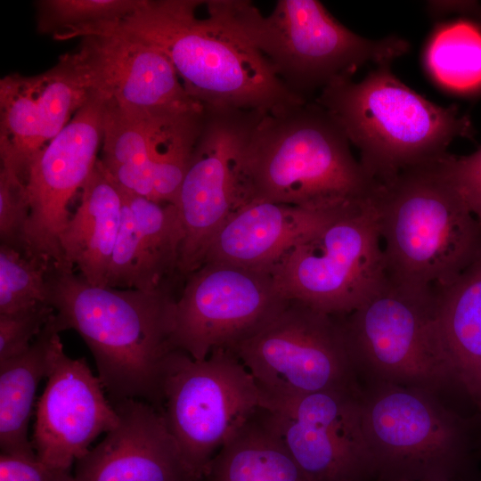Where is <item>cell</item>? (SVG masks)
<instances>
[{"mask_svg": "<svg viewBox=\"0 0 481 481\" xmlns=\"http://www.w3.org/2000/svg\"><path fill=\"white\" fill-rule=\"evenodd\" d=\"M50 319L61 332L76 330L94 358L111 402L136 399L156 407L172 341L176 298L171 289L143 291L88 283L74 268L51 262Z\"/></svg>", "mask_w": 481, "mask_h": 481, "instance_id": "6da1fadb", "label": "cell"}, {"mask_svg": "<svg viewBox=\"0 0 481 481\" xmlns=\"http://www.w3.org/2000/svg\"><path fill=\"white\" fill-rule=\"evenodd\" d=\"M378 186L353 156L342 129L316 102L263 115L244 155L246 202L335 212L368 200Z\"/></svg>", "mask_w": 481, "mask_h": 481, "instance_id": "7a4b0ae2", "label": "cell"}, {"mask_svg": "<svg viewBox=\"0 0 481 481\" xmlns=\"http://www.w3.org/2000/svg\"><path fill=\"white\" fill-rule=\"evenodd\" d=\"M199 4V0H144L108 33H125L159 50L186 93L205 108L273 114L307 102L248 44L210 16H197Z\"/></svg>", "mask_w": 481, "mask_h": 481, "instance_id": "3957f363", "label": "cell"}, {"mask_svg": "<svg viewBox=\"0 0 481 481\" xmlns=\"http://www.w3.org/2000/svg\"><path fill=\"white\" fill-rule=\"evenodd\" d=\"M439 160L379 183L372 198L387 277L417 290L449 285L481 252V225Z\"/></svg>", "mask_w": 481, "mask_h": 481, "instance_id": "277c9868", "label": "cell"}, {"mask_svg": "<svg viewBox=\"0 0 481 481\" xmlns=\"http://www.w3.org/2000/svg\"><path fill=\"white\" fill-rule=\"evenodd\" d=\"M323 108L360 152V163L379 183L409 168L439 160L457 137L472 139L469 117L439 106L377 65L363 80L340 77L321 90Z\"/></svg>", "mask_w": 481, "mask_h": 481, "instance_id": "5b68a950", "label": "cell"}, {"mask_svg": "<svg viewBox=\"0 0 481 481\" xmlns=\"http://www.w3.org/2000/svg\"><path fill=\"white\" fill-rule=\"evenodd\" d=\"M207 13L261 54L294 94L306 95L366 62L387 64L409 44L389 37H363L336 20L316 0H278L268 15L249 1H204Z\"/></svg>", "mask_w": 481, "mask_h": 481, "instance_id": "8992f818", "label": "cell"}, {"mask_svg": "<svg viewBox=\"0 0 481 481\" xmlns=\"http://www.w3.org/2000/svg\"><path fill=\"white\" fill-rule=\"evenodd\" d=\"M361 413L375 480L470 478L477 417L430 393L375 381L361 384Z\"/></svg>", "mask_w": 481, "mask_h": 481, "instance_id": "52a82bcc", "label": "cell"}, {"mask_svg": "<svg viewBox=\"0 0 481 481\" xmlns=\"http://www.w3.org/2000/svg\"><path fill=\"white\" fill-rule=\"evenodd\" d=\"M361 379L420 389L442 398L463 394L444 344L436 290L387 277L358 308L342 315Z\"/></svg>", "mask_w": 481, "mask_h": 481, "instance_id": "ba28073f", "label": "cell"}, {"mask_svg": "<svg viewBox=\"0 0 481 481\" xmlns=\"http://www.w3.org/2000/svg\"><path fill=\"white\" fill-rule=\"evenodd\" d=\"M262 407L252 376L231 349L215 348L203 360L181 349L167 356L156 408L197 481L224 444Z\"/></svg>", "mask_w": 481, "mask_h": 481, "instance_id": "9c48e42d", "label": "cell"}, {"mask_svg": "<svg viewBox=\"0 0 481 481\" xmlns=\"http://www.w3.org/2000/svg\"><path fill=\"white\" fill-rule=\"evenodd\" d=\"M252 376L262 406L326 390L361 388L342 315L288 299L248 338L230 347Z\"/></svg>", "mask_w": 481, "mask_h": 481, "instance_id": "30bf717a", "label": "cell"}, {"mask_svg": "<svg viewBox=\"0 0 481 481\" xmlns=\"http://www.w3.org/2000/svg\"><path fill=\"white\" fill-rule=\"evenodd\" d=\"M372 198L338 213L272 267L285 298L346 315L379 289L387 273Z\"/></svg>", "mask_w": 481, "mask_h": 481, "instance_id": "8fae6325", "label": "cell"}, {"mask_svg": "<svg viewBox=\"0 0 481 481\" xmlns=\"http://www.w3.org/2000/svg\"><path fill=\"white\" fill-rule=\"evenodd\" d=\"M263 115L205 108L203 126L175 203L185 234L179 265L183 277L202 265L216 232L246 203L244 155Z\"/></svg>", "mask_w": 481, "mask_h": 481, "instance_id": "7c38bea8", "label": "cell"}, {"mask_svg": "<svg viewBox=\"0 0 481 481\" xmlns=\"http://www.w3.org/2000/svg\"><path fill=\"white\" fill-rule=\"evenodd\" d=\"M287 300L269 271L204 263L185 277L175 300L173 345L203 360L256 332Z\"/></svg>", "mask_w": 481, "mask_h": 481, "instance_id": "4fadbf2b", "label": "cell"}, {"mask_svg": "<svg viewBox=\"0 0 481 481\" xmlns=\"http://www.w3.org/2000/svg\"><path fill=\"white\" fill-rule=\"evenodd\" d=\"M265 419L307 481H374L361 388L306 394L263 406Z\"/></svg>", "mask_w": 481, "mask_h": 481, "instance_id": "5bb4252c", "label": "cell"}, {"mask_svg": "<svg viewBox=\"0 0 481 481\" xmlns=\"http://www.w3.org/2000/svg\"><path fill=\"white\" fill-rule=\"evenodd\" d=\"M62 57L89 94L127 115L149 118L204 108L186 93L159 50L130 35L86 37Z\"/></svg>", "mask_w": 481, "mask_h": 481, "instance_id": "9a60e30c", "label": "cell"}, {"mask_svg": "<svg viewBox=\"0 0 481 481\" xmlns=\"http://www.w3.org/2000/svg\"><path fill=\"white\" fill-rule=\"evenodd\" d=\"M104 102L90 94L68 125L29 165L26 183L30 214L28 254L61 265L59 236L67 224L69 204L97 163L102 139Z\"/></svg>", "mask_w": 481, "mask_h": 481, "instance_id": "2e32d148", "label": "cell"}, {"mask_svg": "<svg viewBox=\"0 0 481 481\" xmlns=\"http://www.w3.org/2000/svg\"><path fill=\"white\" fill-rule=\"evenodd\" d=\"M103 389L85 358H70L63 346L59 350L37 404L31 444L41 461L69 469L100 434L118 425Z\"/></svg>", "mask_w": 481, "mask_h": 481, "instance_id": "e0dca14e", "label": "cell"}, {"mask_svg": "<svg viewBox=\"0 0 481 481\" xmlns=\"http://www.w3.org/2000/svg\"><path fill=\"white\" fill-rule=\"evenodd\" d=\"M89 92L61 56L37 75L12 73L0 80V157L20 175L32 159L68 125Z\"/></svg>", "mask_w": 481, "mask_h": 481, "instance_id": "ac0fdd59", "label": "cell"}, {"mask_svg": "<svg viewBox=\"0 0 481 481\" xmlns=\"http://www.w3.org/2000/svg\"><path fill=\"white\" fill-rule=\"evenodd\" d=\"M112 404L119 423L77 461L74 481H197L156 407L136 399Z\"/></svg>", "mask_w": 481, "mask_h": 481, "instance_id": "d6986e66", "label": "cell"}, {"mask_svg": "<svg viewBox=\"0 0 481 481\" xmlns=\"http://www.w3.org/2000/svg\"><path fill=\"white\" fill-rule=\"evenodd\" d=\"M342 210L320 212L264 200L248 201L216 232L202 265L216 262L270 272L289 251Z\"/></svg>", "mask_w": 481, "mask_h": 481, "instance_id": "ffe728a7", "label": "cell"}, {"mask_svg": "<svg viewBox=\"0 0 481 481\" xmlns=\"http://www.w3.org/2000/svg\"><path fill=\"white\" fill-rule=\"evenodd\" d=\"M81 190L80 203L61 232L59 245L68 265L91 285L105 286L124 196L99 159Z\"/></svg>", "mask_w": 481, "mask_h": 481, "instance_id": "44dd1931", "label": "cell"}, {"mask_svg": "<svg viewBox=\"0 0 481 481\" xmlns=\"http://www.w3.org/2000/svg\"><path fill=\"white\" fill-rule=\"evenodd\" d=\"M436 292L444 344L463 395L481 424V252L452 283Z\"/></svg>", "mask_w": 481, "mask_h": 481, "instance_id": "7402d4cb", "label": "cell"}, {"mask_svg": "<svg viewBox=\"0 0 481 481\" xmlns=\"http://www.w3.org/2000/svg\"><path fill=\"white\" fill-rule=\"evenodd\" d=\"M50 320L23 354L0 363L1 453L37 455L28 437L36 392L48 378L61 340Z\"/></svg>", "mask_w": 481, "mask_h": 481, "instance_id": "603a6c76", "label": "cell"}, {"mask_svg": "<svg viewBox=\"0 0 481 481\" xmlns=\"http://www.w3.org/2000/svg\"><path fill=\"white\" fill-rule=\"evenodd\" d=\"M201 481H307L263 407L218 451Z\"/></svg>", "mask_w": 481, "mask_h": 481, "instance_id": "cb8c5ba5", "label": "cell"}, {"mask_svg": "<svg viewBox=\"0 0 481 481\" xmlns=\"http://www.w3.org/2000/svg\"><path fill=\"white\" fill-rule=\"evenodd\" d=\"M150 120L104 104L99 162L123 192L155 200L149 150Z\"/></svg>", "mask_w": 481, "mask_h": 481, "instance_id": "d4e9b609", "label": "cell"}, {"mask_svg": "<svg viewBox=\"0 0 481 481\" xmlns=\"http://www.w3.org/2000/svg\"><path fill=\"white\" fill-rule=\"evenodd\" d=\"M204 118L205 108L151 118L149 150L155 201L175 203Z\"/></svg>", "mask_w": 481, "mask_h": 481, "instance_id": "484cf974", "label": "cell"}, {"mask_svg": "<svg viewBox=\"0 0 481 481\" xmlns=\"http://www.w3.org/2000/svg\"><path fill=\"white\" fill-rule=\"evenodd\" d=\"M425 63L443 87L464 94L481 92V28L468 20L442 24L431 36Z\"/></svg>", "mask_w": 481, "mask_h": 481, "instance_id": "4316f807", "label": "cell"}, {"mask_svg": "<svg viewBox=\"0 0 481 481\" xmlns=\"http://www.w3.org/2000/svg\"><path fill=\"white\" fill-rule=\"evenodd\" d=\"M123 194L132 212L138 243L155 285L159 289H171L175 274L182 275L179 265L185 237L176 207Z\"/></svg>", "mask_w": 481, "mask_h": 481, "instance_id": "83f0119b", "label": "cell"}, {"mask_svg": "<svg viewBox=\"0 0 481 481\" xmlns=\"http://www.w3.org/2000/svg\"><path fill=\"white\" fill-rule=\"evenodd\" d=\"M144 0H40L36 21L39 34L64 41L102 35L142 6Z\"/></svg>", "mask_w": 481, "mask_h": 481, "instance_id": "f1b7e54d", "label": "cell"}, {"mask_svg": "<svg viewBox=\"0 0 481 481\" xmlns=\"http://www.w3.org/2000/svg\"><path fill=\"white\" fill-rule=\"evenodd\" d=\"M50 264L15 248L0 245V314L48 304Z\"/></svg>", "mask_w": 481, "mask_h": 481, "instance_id": "f546056e", "label": "cell"}, {"mask_svg": "<svg viewBox=\"0 0 481 481\" xmlns=\"http://www.w3.org/2000/svg\"><path fill=\"white\" fill-rule=\"evenodd\" d=\"M30 214L23 176L13 163L1 160L0 240L1 244L28 254L26 232Z\"/></svg>", "mask_w": 481, "mask_h": 481, "instance_id": "4dcf8cb0", "label": "cell"}, {"mask_svg": "<svg viewBox=\"0 0 481 481\" xmlns=\"http://www.w3.org/2000/svg\"><path fill=\"white\" fill-rule=\"evenodd\" d=\"M54 314L49 304L0 314V363L26 352Z\"/></svg>", "mask_w": 481, "mask_h": 481, "instance_id": "1f68e13d", "label": "cell"}, {"mask_svg": "<svg viewBox=\"0 0 481 481\" xmlns=\"http://www.w3.org/2000/svg\"><path fill=\"white\" fill-rule=\"evenodd\" d=\"M439 164L481 225V148L469 155L446 153Z\"/></svg>", "mask_w": 481, "mask_h": 481, "instance_id": "d6a6232c", "label": "cell"}, {"mask_svg": "<svg viewBox=\"0 0 481 481\" xmlns=\"http://www.w3.org/2000/svg\"><path fill=\"white\" fill-rule=\"evenodd\" d=\"M0 481H74L69 469L51 466L37 455L1 453Z\"/></svg>", "mask_w": 481, "mask_h": 481, "instance_id": "836d02e7", "label": "cell"}, {"mask_svg": "<svg viewBox=\"0 0 481 481\" xmlns=\"http://www.w3.org/2000/svg\"><path fill=\"white\" fill-rule=\"evenodd\" d=\"M375 481H383V480H375ZM387 481H414V480L396 479V480H387Z\"/></svg>", "mask_w": 481, "mask_h": 481, "instance_id": "e575fe53", "label": "cell"}, {"mask_svg": "<svg viewBox=\"0 0 481 481\" xmlns=\"http://www.w3.org/2000/svg\"><path fill=\"white\" fill-rule=\"evenodd\" d=\"M464 481H473V480H471V479L469 478V479H467V480H464Z\"/></svg>", "mask_w": 481, "mask_h": 481, "instance_id": "d590c367", "label": "cell"}, {"mask_svg": "<svg viewBox=\"0 0 481 481\" xmlns=\"http://www.w3.org/2000/svg\"><path fill=\"white\" fill-rule=\"evenodd\" d=\"M480 452H481V448H480Z\"/></svg>", "mask_w": 481, "mask_h": 481, "instance_id": "8d00e7d4", "label": "cell"}]
</instances>
